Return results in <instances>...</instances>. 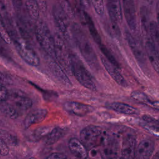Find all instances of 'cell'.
Wrapping results in <instances>:
<instances>
[{
  "mask_svg": "<svg viewBox=\"0 0 159 159\" xmlns=\"http://www.w3.org/2000/svg\"><path fill=\"white\" fill-rule=\"evenodd\" d=\"M0 137L7 145H9L14 147L18 144V139L17 136L5 130H0Z\"/></svg>",
  "mask_w": 159,
  "mask_h": 159,
  "instance_id": "cell-27",
  "label": "cell"
},
{
  "mask_svg": "<svg viewBox=\"0 0 159 159\" xmlns=\"http://www.w3.org/2000/svg\"><path fill=\"white\" fill-rule=\"evenodd\" d=\"M9 91L7 88L3 85V84L0 83V102H4L9 98Z\"/></svg>",
  "mask_w": 159,
  "mask_h": 159,
  "instance_id": "cell-36",
  "label": "cell"
},
{
  "mask_svg": "<svg viewBox=\"0 0 159 159\" xmlns=\"http://www.w3.org/2000/svg\"><path fill=\"white\" fill-rule=\"evenodd\" d=\"M7 43L4 41L0 35V55L9 60H12L11 52L6 46Z\"/></svg>",
  "mask_w": 159,
  "mask_h": 159,
  "instance_id": "cell-32",
  "label": "cell"
},
{
  "mask_svg": "<svg viewBox=\"0 0 159 159\" xmlns=\"http://www.w3.org/2000/svg\"><path fill=\"white\" fill-rule=\"evenodd\" d=\"M154 149V142L149 139L142 140L135 150L136 159H150Z\"/></svg>",
  "mask_w": 159,
  "mask_h": 159,
  "instance_id": "cell-14",
  "label": "cell"
},
{
  "mask_svg": "<svg viewBox=\"0 0 159 159\" xmlns=\"http://www.w3.org/2000/svg\"><path fill=\"white\" fill-rule=\"evenodd\" d=\"M71 32L72 39L74 40L85 61L91 68L98 70L99 64L97 56L83 30L78 24L74 23L71 27Z\"/></svg>",
  "mask_w": 159,
  "mask_h": 159,
  "instance_id": "cell-1",
  "label": "cell"
},
{
  "mask_svg": "<svg viewBox=\"0 0 159 159\" xmlns=\"http://www.w3.org/2000/svg\"><path fill=\"white\" fill-rule=\"evenodd\" d=\"M29 159H36L35 157H30Z\"/></svg>",
  "mask_w": 159,
  "mask_h": 159,
  "instance_id": "cell-46",
  "label": "cell"
},
{
  "mask_svg": "<svg viewBox=\"0 0 159 159\" xmlns=\"http://www.w3.org/2000/svg\"><path fill=\"white\" fill-rule=\"evenodd\" d=\"M47 110L43 108H36L32 110L24 120V128L28 129L34 124L42 122L47 117Z\"/></svg>",
  "mask_w": 159,
  "mask_h": 159,
  "instance_id": "cell-12",
  "label": "cell"
},
{
  "mask_svg": "<svg viewBox=\"0 0 159 159\" xmlns=\"http://www.w3.org/2000/svg\"><path fill=\"white\" fill-rule=\"evenodd\" d=\"M143 119L145 122L146 129L153 135L159 137V121L148 116H143Z\"/></svg>",
  "mask_w": 159,
  "mask_h": 159,
  "instance_id": "cell-25",
  "label": "cell"
},
{
  "mask_svg": "<svg viewBox=\"0 0 159 159\" xmlns=\"http://www.w3.org/2000/svg\"><path fill=\"white\" fill-rule=\"evenodd\" d=\"M101 61L107 71V73L109 74V75L112 77V78L120 86L123 87H126L127 86V83L122 75L119 72V68L114 66L112 64H111L109 61L106 60V58L104 57L101 56L100 57Z\"/></svg>",
  "mask_w": 159,
  "mask_h": 159,
  "instance_id": "cell-16",
  "label": "cell"
},
{
  "mask_svg": "<svg viewBox=\"0 0 159 159\" xmlns=\"http://www.w3.org/2000/svg\"><path fill=\"white\" fill-rule=\"evenodd\" d=\"M93 6L96 11V12L99 15L102 16L104 11V6L103 3V0H91Z\"/></svg>",
  "mask_w": 159,
  "mask_h": 159,
  "instance_id": "cell-33",
  "label": "cell"
},
{
  "mask_svg": "<svg viewBox=\"0 0 159 159\" xmlns=\"http://www.w3.org/2000/svg\"><path fill=\"white\" fill-rule=\"evenodd\" d=\"M11 1L17 13L21 12L23 7V0H11Z\"/></svg>",
  "mask_w": 159,
  "mask_h": 159,
  "instance_id": "cell-38",
  "label": "cell"
},
{
  "mask_svg": "<svg viewBox=\"0 0 159 159\" xmlns=\"http://www.w3.org/2000/svg\"><path fill=\"white\" fill-rule=\"evenodd\" d=\"M82 6L84 7L88 8L89 7V0H80Z\"/></svg>",
  "mask_w": 159,
  "mask_h": 159,
  "instance_id": "cell-43",
  "label": "cell"
},
{
  "mask_svg": "<svg viewBox=\"0 0 159 159\" xmlns=\"http://www.w3.org/2000/svg\"><path fill=\"white\" fill-rule=\"evenodd\" d=\"M68 147L71 152L79 159H86L88 151L83 143L76 138H71L68 142Z\"/></svg>",
  "mask_w": 159,
  "mask_h": 159,
  "instance_id": "cell-20",
  "label": "cell"
},
{
  "mask_svg": "<svg viewBox=\"0 0 159 159\" xmlns=\"http://www.w3.org/2000/svg\"><path fill=\"white\" fill-rule=\"evenodd\" d=\"M131 97L134 99L135 101L144 104L145 105L148 104V103L150 102V100L149 99V98L147 97V96L144 94L142 92L140 91H134L133 92L131 93Z\"/></svg>",
  "mask_w": 159,
  "mask_h": 159,
  "instance_id": "cell-31",
  "label": "cell"
},
{
  "mask_svg": "<svg viewBox=\"0 0 159 159\" xmlns=\"http://www.w3.org/2000/svg\"><path fill=\"white\" fill-rule=\"evenodd\" d=\"M40 12H45L47 9V4L46 0H36Z\"/></svg>",
  "mask_w": 159,
  "mask_h": 159,
  "instance_id": "cell-39",
  "label": "cell"
},
{
  "mask_svg": "<svg viewBox=\"0 0 159 159\" xmlns=\"http://www.w3.org/2000/svg\"><path fill=\"white\" fill-rule=\"evenodd\" d=\"M158 121H159V119H158Z\"/></svg>",
  "mask_w": 159,
  "mask_h": 159,
  "instance_id": "cell-47",
  "label": "cell"
},
{
  "mask_svg": "<svg viewBox=\"0 0 159 159\" xmlns=\"http://www.w3.org/2000/svg\"><path fill=\"white\" fill-rule=\"evenodd\" d=\"M81 16L83 17V21L84 22V23L86 24V25H87L88 30L89 31V33L91 35V37H93L94 41L98 45V46L99 45H101L102 43V41H101V37L95 27V25L94 24V22L92 19V18L91 17V16L84 10H81Z\"/></svg>",
  "mask_w": 159,
  "mask_h": 159,
  "instance_id": "cell-21",
  "label": "cell"
},
{
  "mask_svg": "<svg viewBox=\"0 0 159 159\" xmlns=\"http://www.w3.org/2000/svg\"><path fill=\"white\" fill-rule=\"evenodd\" d=\"M157 25L159 29V4L157 6Z\"/></svg>",
  "mask_w": 159,
  "mask_h": 159,
  "instance_id": "cell-44",
  "label": "cell"
},
{
  "mask_svg": "<svg viewBox=\"0 0 159 159\" xmlns=\"http://www.w3.org/2000/svg\"><path fill=\"white\" fill-rule=\"evenodd\" d=\"M47 159H68V157L63 153L55 152L50 154Z\"/></svg>",
  "mask_w": 159,
  "mask_h": 159,
  "instance_id": "cell-40",
  "label": "cell"
},
{
  "mask_svg": "<svg viewBox=\"0 0 159 159\" xmlns=\"http://www.w3.org/2000/svg\"><path fill=\"white\" fill-rule=\"evenodd\" d=\"M0 16L4 20V22L11 19L8 14L5 0H0Z\"/></svg>",
  "mask_w": 159,
  "mask_h": 159,
  "instance_id": "cell-34",
  "label": "cell"
},
{
  "mask_svg": "<svg viewBox=\"0 0 159 159\" xmlns=\"http://www.w3.org/2000/svg\"><path fill=\"white\" fill-rule=\"evenodd\" d=\"M52 127L50 126H40L35 129L32 133H31V137L36 140H39L44 137H46L52 130Z\"/></svg>",
  "mask_w": 159,
  "mask_h": 159,
  "instance_id": "cell-28",
  "label": "cell"
},
{
  "mask_svg": "<svg viewBox=\"0 0 159 159\" xmlns=\"http://www.w3.org/2000/svg\"><path fill=\"white\" fill-rule=\"evenodd\" d=\"M10 98L14 106L20 109L27 110L32 106V99L20 92H12L10 94Z\"/></svg>",
  "mask_w": 159,
  "mask_h": 159,
  "instance_id": "cell-19",
  "label": "cell"
},
{
  "mask_svg": "<svg viewBox=\"0 0 159 159\" xmlns=\"http://www.w3.org/2000/svg\"><path fill=\"white\" fill-rule=\"evenodd\" d=\"M47 62L50 71L58 81L66 86H71V81L69 79L66 73L61 67L56 60L49 57V60Z\"/></svg>",
  "mask_w": 159,
  "mask_h": 159,
  "instance_id": "cell-9",
  "label": "cell"
},
{
  "mask_svg": "<svg viewBox=\"0 0 159 159\" xmlns=\"http://www.w3.org/2000/svg\"><path fill=\"white\" fill-rule=\"evenodd\" d=\"M70 59L71 75L84 87L91 91H96V86L94 78L80 58L76 54L70 52Z\"/></svg>",
  "mask_w": 159,
  "mask_h": 159,
  "instance_id": "cell-3",
  "label": "cell"
},
{
  "mask_svg": "<svg viewBox=\"0 0 159 159\" xmlns=\"http://www.w3.org/2000/svg\"><path fill=\"white\" fill-rule=\"evenodd\" d=\"M0 110L2 114L11 119H16L19 117V113L16 108L8 103H4L0 107Z\"/></svg>",
  "mask_w": 159,
  "mask_h": 159,
  "instance_id": "cell-26",
  "label": "cell"
},
{
  "mask_svg": "<svg viewBox=\"0 0 159 159\" xmlns=\"http://www.w3.org/2000/svg\"><path fill=\"white\" fill-rule=\"evenodd\" d=\"M102 134L101 127L90 125L84 127L80 132V140L86 148L94 147L99 141Z\"/></svg>",
  "mask_w": 159,
  "mask_h": 159,
  "instance_id": "cell-7",
  "label": "cell"
},
{
  "mask_svg": "<svg viewBox=\"0 0 159 159\" xmlns=\"http://www.w3.org/2000/svg\"><path fill=\"white\" fill-rule=\"evenodd\" d=\"M152 159H159V152H158L152 158Z\"/></svg>",
  "mask_w": 159,
  "mask_h": 159,
  "instance_id": "cell-45",
  "label": "cell"
},
{
  "mask_svg": "<svg viewBox=\"0 0 159 159\" xmlns=\"http://www.w3.org/2000/svg\"><path fill=\"white\" fill-rule=\"evenodd\" d=\"M108 146H106L104 147L103 149V155L105 156L106 158H109V157H112V155L115 153V148L113 146V143H108Z\"/></svg>",
  "mask_w": 159,
  "mask_h": 159,
  "instance_id": "cell-35",
  "label": "cell"
},
{
  "mask_svg": "<svg viewBox=\"0 0 159 159\" xmlns=\"http://www.w3.org/2000/svg\"><path fill=\"white\" fill-rule=\"evenodd\" d=\"M55 43V58L64 71L71 75L70 52L66 47L62 36L55 34L53 36Z\"/></svg>",
  "mask_w": 159,
  "mask_h": 159,
  "instance_id": "cell-5",
  "label": "cell"
},
{
  "mask_svg": "<svg viewBox=\"0 0 159 159\" xmlns=\"http://www.w3.org/2000/svg\"><path fill=\"white\" fill-rule=\"evenodd\" d=\"M109 106L115 111H117L122 114L133 115L139 113L138 109H136L135 107L122 102H114L111 103L109 104Z\"/></svg>",
  "mask_w": 159,
  "mask_h": 159,
  "instance_id": "cell-22",
  "label": "cell"
},
{
  "mask_svg": "<svg viewBox=\"0 0 159 159\" xmlns=\"http://www.w3.org/2000/svg\"><path fill=\"white\" fill-rule=\"evenodd\" d=\"M136 150V140L132 135H127L123 140L121 155L123 159H134Z\"/></svg>",
  "mask_w": 159,
  "mask_h": 159,
  "instance_id": "cell-17",
  "label": "cell"
},
{
  "mask_svg": "<svg viewBox=\"0 0 159 159\" xmlns=\"http://www.w3.org/2000/svg\"><path fill=\"white\" fill-rule=\"evenodd\" d=\"M99 48L101 52L103 54V57H104L107 61H109L111 64L114 66L117 67V68H120V65L117 60L115 58L114 56L112 55L111 52L102 43L101 45H99Z\"/></svg>",
  "mask_w": 159,
  "mask_h": 159,
  "instance_id": "cell-29",
  "label": "cell"
},
{
  "mask_svg": "<svg viewBox=\"0 0 159 159\" xmlns=\"http://www.w3.org/2000/svg\"><path fill=\"white\" fill-rule=\"evenodd\" d=\"M63 107L67 112L79 116H85L93 110L91 106L75 101L65 102Z\"/></svg>",
  "mask_w": 159,
  "mask_h": 159,
  "instance_id": "cell-15",
  "label": "cell"
},
{
  "mask_svg": "<svg viewBox=\"0 0 159 159\" xmlns=\"http://www.w3.org/2000/svg\"><path fill=\"white\" fill-rule=\"evenodd\" d=\"M16 26L20 35L26 41L30 40L33 35V30L29 20L21 12L17 13L16 18Z\"/></svg>",
  "mask_w": 159,
  "mask_h": 159,
  "instance_id": "cell-11",
  "label": "cell"
},
{
  "mask_svg": "<svg viewBox=\"0 0 159 159\" xmlns=\"http://www.w3.org/2000/svg\"><path fill=\"white\" fill-rule=\"evenodd\" d=\"M58 1V4L66 14L69 19H73L75 16V13L72 6L69 0H57Z\"/></svg>",
  "mask_w": 159,
  "mask_h": 159,
  "instance_id": "cell-30",
  "label": "cell"
},
{
  "mask_svg": "<svg viewBox=\"0 0 159 159\" xmlns=\"http://www.w3.org/2000/svg\"><path fill=\"white\" fill-rule=\"evenodd\" d=\"M122 9L127 24L131 30L137 27V16L134 0H122Z\"/></svg>",
  "mask_w": 159,
  "mask_h": 159,
  "instance_id": "cell-8",
  "label": "cell"
},
{
  "mask_svg": "<svg viewBox=\"0 0 159 159\" xmlns=\"http://www.w3.org/2000/svg\"><path fill=\"white\" fill-rule=\"evenodd\" d=\"M125 38L133 55L140 65H145L146 62L145 55L140 45L135 39L128 30L125 31Z\"/></svg>",
  "mask_w": 159,
  "mask_h": 159,
  "instance_id": "cell-10",
  "label": "cell"
},
{
  "mask_svg": "<svg viewBox=\"0 0 159 159\" xmlns=\"http://www.w3.org/2000/svg\"><path fill=\"white\" fill-rule=\"evenodd\" d=\"M16 51L25 62L32 66H38L40 59L35 51L30 46L28 42L18 34L11 38Z\"/></svg>",
  "mask_w": 159,
  "mask_h": 159,
  "instance_id": "cell-4",
  "label": "cell"
},
{
  "mask_svg": "<svg viewBox=\"0 0 159 159\" xmlns=\"http://www.w3.org/2000/svg\"><path fill=\"white\" fill-rule=\"evenodd\" d=\"M9 80L7 79L6 75L0 71V83L3 84L4 83H9Z\"/></svg>",
  "mask_w": 159,
  "mask_h": 159,
  "instance_id": "cell-42",
  "label": "cell"
},
{
  "mask_svg": "<svg viewBox=\"0 0 159 159\" xmlns=\"http://www.w3.org/2000/svg\"><path fill=\"white\" fill-rule=\"evenodd\" d=\"M145 50L148 58L155 71L159 75V52L150 37L145 41Z\"/></svg>",
  "mask_w": 159,
  "mask_h": 159,
  "instance_id": "cell-18",
  "label": "cell"
},
{
  "mask_svg": "<svg viewBox=\"0 0 159 159\" xmlns=\"http://www.w3.org/2000/svg\"><path fill=\"white\" fill-rule=\"evenodd\" d=\"M65 129L60 127L53 128L50 132L46 136L45 143L47 145H52L59 140L65 135Z\"/></svg>",
  "mask_w": 159,
  "mask_h": 159,
  "instance_id": "cell-24",
  "label": "cell"
},
{
  "mask_svg": "<svg viewBox=\"0 0 159 159\" xmlns=\"http://www.w3.org/2000/svg\"><path fill=\"white\" fill-rule=\"evenodd\" d=\"M36 22L34 35L37 41L48 57L55 60L54 37L48 26L42 20H38Z\"/></svg>",
  "mask_w": 159,
  "mask_h": 159,
  "instance_id": "cell-2",
  "label": "cell"
},
{
  "mask_svg": "<svg viewBox=\"0 0 159 159\" xmlns=\"http://www.w3.org/2000/svg\"><path fill=\"white\" fill-rule=\"evenodd\" d=\"M9 152L8 145L0 137V155L2 156H6L9 154Z\"/></svg>",
  "mask_w": 159,
  "mask_h": 159,
  "instance_id": "cell-37",
  "label": "cell"
},
{
  "mask_svg": "<svg viewBox=\"0 0 159 159\" xmlns=\"http://www.w3.org/2000/svg\"><path fill=\"white\" fill-rule=\"evenodd\" d=\"M107 8L111 22L118 25L122 19L120 0H107Z\"/></svg>",
  "mask_w": 159,
  "mask_h": 159,
  "instance_id": "cell-13",
  "label": "cell"
},
{
  "mask_svg": "<svg viewBox=\"0 0 159 159\" xmlns=\"http://www.w3.org/2000/svg\"><path fill=\"white\" fill-rule=\"evenodd\" d=\"M27 14L30 19L37 21L39 17V9L36 0H24Z\"/></svg>",
  "mask_w": 159,
  "mask_h": 159,
  "instance_id": "cell-23",
  "label": "cell"
},
{
  "mask_svg": "<svg viewBox=\"0 0 159 159\" xmlns=\"http://www.w3.org/2000/svg\"><path fill=\"white\" fill-rule=\"evenodd\" d=\"M52 15L55 23L63 38L70 42L72 39L69 17L59 4H55L52 8Z\"/></svg>",
  "mask_w": 159,
  "mask_h": 159,
  "instance_id": "cell-6",
  "label": "cell"
},
{
  "mask_svg": "<svg viewBox=\"0 0 159 159\" xmlns=\"http://www.w3.org/2000/svg\"><path fill=\"white\" fill-rule=\"evenodd\" d=\"M148 106L155 109H157V110H159V101H150V102L148 103Z\"/></svg>",
  "mask_w": 159,
  "mask_h": 159,
  "instance_id": "cell-41",
  "label": "cell"
}]
</instances>
